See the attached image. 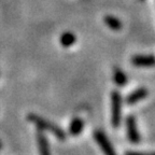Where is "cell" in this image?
Returning a JSON list of instances; mask_svg holds the SVG:
<instances>
[{
  "label": "cell",
  "mask_w": 155,
  "mask_h": 155,
  "mask_svg": "<svg viewBox=\"0 0 155 155\" xmlns=\"http://www.w3.org/2000/svg\"><path fill=\"white\" fill-rule=\"evenodd\" d=\"M28 120L31 122L32 124L38 127L40 130H46L50 131L51 134H53L58 140H65L66 139V134L61 127H58L56 124L48 122V120L43 119L41 116L37 115L35 113L28 114Z\"/></svg>",
  "instance_id": "1"
},
{
  "label": "cell",
  "mask_w": 155,
  "mask_h": 155,
  "mask_svg": "<svg viewBox=\"0 0 155 155\" xmlns=\"http://www.w3.org/2000/svg\"><path fill=\"white\" fill-rule=\"evenodd\" d=\"M122 109H123L122 95L117 91H114L111 94V124L113 127H119L121 125Z\"/></svg>",
  "instance_id": "2"
},
{
  "label": "cell",
  "mask_w": 155,
  "mask_h": 155,
  "mask_svg": "<svg viewBox=\"0 0 155 155\" xmlns=\"http://www.w3.org/2000/svg\"><path fill=\"white\" fill-rule=\"evenodd\" d=\"M94 138L104 155H116L115 151L113 149V145L111 144V142L109 141V139L104 131L96 130L94 133Z\"/></svg>",
  "instance_id": "3"
},
{
  "label": "cell",
  "mask_w": 155,
  "mask_h": 155,
  "mask_svg": "<svg viewBox=\"0 0 155 155\" xmlns=\"http://www.w3.org/2000/svg\"><path fill=\"white\" fill-rule=\"evenodd\" d=\"M126 134L127 138L131 143H138L140 141V134H139L137 123L133 115L126 117Z\"/></svg>",
  "instance_id": "4"
},
{
  "label": "cell",
  "mask_w": 155,
  "mask_h": 155,
  "mask_svg": "<svg viewBox=\"0 0 155 155\" xmlns=\"http://www.w3.org/2000/svg\"><path fill=\"white\" fill-rule=\"evenodd\" d=\"M133 65L137 67H153L155 66V56L153 55H135L131 59Z\"/></svg>",
  "instance_id": "5"
},
{
  "label": "cell",
  "mask_w": 155,
  "mask_h": 155,
  "mask_svg": "<svg viewBox=\"0 0 155 155\" xmlns=\"http://www.w3.org/2000/svg\"><path fill=\"white\" fill-rule=\"evenodd\" d=\"M148 94H149L148 90L144 88V87L137 88V90H135L134 92H131L130 94L127 95V97H126V102L128 104H135L138 101H140V100L144 99L145 97L148 96Z\"/></svg>",
  "instance_id": "6"
},
{
  "label": "cell",
  "mask_w": 155,
  "mask_h": 155,
  "mask_svg": "<svg viewBox=\"0 0 155 155\" xmlns=\"http://www.w3.org/2000/svg\"><path fill=\"white\" fill-rule=\"evenodd\" d=\"M37 142H38L40 155H51L48 142V140H46L45 136H44L42 133L37 134Z\"/></svg>",
  "instance_id": "7"
},
{
  "label": "cell",
  "mask_w": 155,
  "mask_h": 155,
  "mask_svg": "<svg viewBox=\"0 0 155 155\" xmlns=\"http://www.w3.org/2000/svg\"><path fill=\"white\" fill-rule=\"evenodd\" d=\"M83 126H84V123L81 119L79 117H75L71 121L70 126H69V133L72 136H78L80 135L83 130Z\"/></svg>",
  "instance_id": "8"
},
{
  "label": "cell",
  "mask_w": 155,
  "mask_h": 155,
  "mask_svg": "<svg viewBox=\"0 0 155 155\" xmlns=\"http://www.w3.org/2000/svg\"><path fill=\"white\" fill-rule=\"evenodd\" d=\"M104 23L110 29L114 30V31H117V30H121L122 29V22L120 21L117 17L112 16V15H107L104 17Z\"/></svg>",
  "instance_id": "9"
},
{
  "label": "cell",
  "mask_w": 155,
  "mask_h": 155,
  "mask_svg": "<svg viewBox=\"0 0 155 155\" xmlns=\"http://www.w3.org/2000/svg\"><path fill=\"white\" fill-rule=\"evenodd\" d=\"M77 40L75 36L72 34V32H64L63 35L61 36V39H59V41H61V44L65 48H69V46L73 45Z\"/></svg>",
  "instance_id": "10"
},
{
  "label": "cell",
  "mask_w": 155,
  "mask_h": 155,
  "mask_svg": "<svg viewBox=\"0 0 155 155\" xmlns=\"http://www.w3.org/2000/svg\"><path fill=\"white\" fill-rule=\"evenodd\" d=\"M113 79H114V82L119 85V86H124V85L126 84V82H127L126 74L121 69H115V70H114Z\"/></svg>",
  "instance_id": "11"
},
{
  "label": "cell",
  "mask_w": 155,
  "mask_h": 155,
  "mask_svg": "<svg viewBox=\"0 0 155 155\" xmlns=\"http://www.w3.org/2000/svg\"><path fill=\"white\" fill-rule=\"evenodd\" d=\"M125 155H155V152H127Z\"/></svg>",
  "instance_id": "12"
},
{
  "label": "cell",
  "mask_w": 155,
  "mask_h": 155,
  "mask_svg": "<svg viewBox=\"0 0 155 155\" xmlns=\"http://www.w3.org/2000/svg\"><path fill=\"white\" fill-rule=\"evenodd\" d=\"M1 149H2V143L0 142V150H1Z\"/></svg>",
  "instance_id": "13"
},
{
  "label": "cell",
  "mask_w": 155,
  "mask_h": 155,
  "mask_svg": "<svg viewBox=\"0 0 155 155\" xmlns=\"http://www.w3.org/2000/svg\"><path fill=\"white\" fill-rule=\"evenodd\" d=\"M140 1H144V0H140Z\"/></svg>",
  "instance_id": "14"
}]
</instances>
